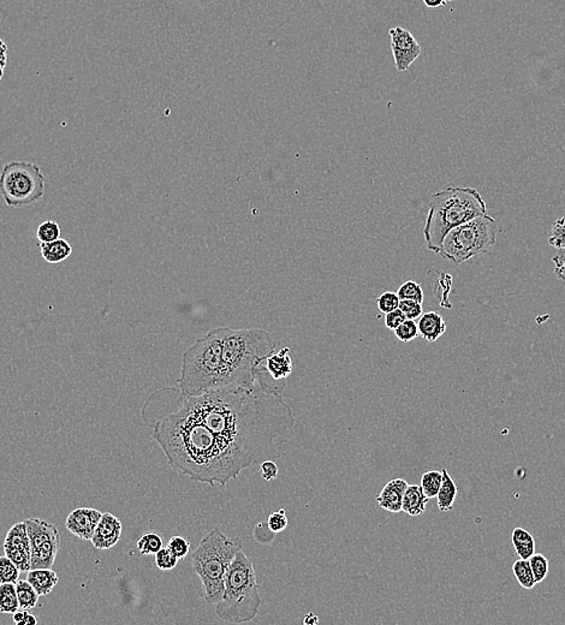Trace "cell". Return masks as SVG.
Masks as SVG:
<instances>
[{
  "instance_id": "1",
  "label": "cell",
  "mask_w": 565,
  "mask_h": 625,
  "mask_svg": "<svg viewBox=\"0 0 565 625\" xmlns=\"http://www.w3.org/2000/svg\"><path fill=\"white\" fill-rule=\"evenodd\" d=\"M178 403L246 469L294 436L295 417L283 396L258 384L254 389H220L200 396L180 392Z\"/></svg>"
},
{
  "instance_id": "2",
  "label": "cell",
  "mask_w": 565,
  "mask_h": 625,
  "mask_svg": "<svg viewBox=\"0 0 565 625\" xmlns=\"http://www.w3.org/2000/svg\"><path fill=\"white\" fill-rule=\"evenodd\" d=\"M153 439L165 453L170 467L197 483L225 487L246 469L180 403L175 411L157 421Z\"/></svg>"
},
{
  "instance_id": "3",
  "label": "cell",
  "mask_w": 565,
  "mask_h": 625,
  "mask_svg": "<svg viewBox=\"0 0 565 625\" xmlns=\"http://www.w3.org/2000/svg\"><path fill=\"white\" fill-rule=\"evenodd\" d=\"M222 330L223 389H254L259 366L276 349L274 336L261 328Z\"/></svg>"
},
{
  "instance_id": "4",
  "label": "cell",
  "mask_w": 565,
  "mask_h": 625,
  "mask_svg": "<svg viewBox=\"0 0 565 625\" xmlns=\"http://www.w3.org/2000/svg\"><path fill=\"white\" fill-rule=\"evenodd\" d=\"M486 213L484 197L474 188L450 186L435 193L423 226L427 249L439 254L447 232Z\"/></svg>"
},
{
  "instance_id": "5",
  "label": "cell",
  "mask_w": 565,
  "mask_h": 625,
  "mask_svg": "<svg viewBox=\"0 0 565 625\" xmlns=\"http://www.w3.org/2000/svg\"><path fill=\"white\" fill-rule=\"evenodd\" d=\"M222 337V327L213 328L185 352L182 359L181 377L177 380L182 394L200 396L223 389Z\"/></svg>"
},
{
  "instance_id": "6",
  "label": "cell",
  "mask_w": 565,
  "mask_h": 625,
  "mask_svg": "<svg viewBox=\"0 0 565 625\" xmlns=\"http://www.w3.org/2000/svg\"><path fill=\"white\" fill-rule=\"evenodd\" d=\"M261 604L253 560L239 550L227 570L223 595L216 604L217 616L227 623H248L258 616Z\"/></svg>"
},
{
  "instance_id": "7",
  "label": "cell",
  "mask_w": 565,
  "mask_h": 625,
  "mask_svg": "<svg viewBox=\"0 0 565 625\" xmlns=\"http://www.w3.org/2000/svg\"><path fill=\"white\" fill-rule=\"evenodd\" d=\"M239 550H242L239 537H227L219 529L214 528L201 539L192 552V569L200 577L207 604L216 605L222 598L227 570Z\"/></svg>"
},
{
  "instance_id": "8",
  "label": "cell",
  "mask_w": 565,
  "mask_h": 625,
  "mask_svg": "<svg viewBox=\"0 0 565 625\" xmlns=\"http://www.w3.org/2000/svg\"><path fill=\"white\" fill-rule=\"evenodd\" d=\"M498 225L487 213L452 229L442 240L439 255L451 263H460L486 254L494 246Z\"/></svg>"
},
{
  "instance_id": "9",
  "label": "cell",
  "mask_w": 565,
  "mask_h": 625,
  "mask_svg": "<svg viewBox=\"0 0 565 625\" xmlns=\"http://www.w3.org/2000/svg\"><path fill=\"white\" fill-rule=\"evenodd\" d=\"M46 178L36 164L11 162L0 174V193L9 207L33 205L45 194Z\"/></svg>"
},
{
  "instance_id": "10",
  "label": "cell",
  "mask_w": 565,
  "mask_h": 625,
  "mask_svg": "<svg viewBox=\"0 0 565 625\" xmlns=\"http://www.w3.org/2000/svg\"><path fill=\"white\" fill-rule=\"evenodd\" d=\"M24 522L31 541V569H51L61 546L57 527L40 518H28Z\"/></svg>"
},
{
  "instance_id": "11",
  "label": "cell",
  "mask_w": 565,
  "mask_h": 625,
  "mask_svg": "<svg viewBox=\"0 0 565 625\" xmlns=\"http://www.w3.org/2000/svg\"><path fill=\"white\" fill-rule=\"evenodd\" d=\"M391 38V51L396 69L400 73L407 71L413 63L419 58L421 46L410 31L402 27H395L388 31Z\"/></svg>"
},
{
  "instance_id": "12",
  "label": "cell",
  "mask_w": 565,
  "mask_h": 625,
  "mask_svg": "<svg viewBox=\"0 0 565 625\" xmlns=\"http://www.w3.org/2000/svg\"><path fill=\"white\" fill-rule=\"evenodd\" d=\"M4 552L21 572L31 570V541L26 522H19L10 528L5 537Z\"/></svg>"
},
{
  "instance_id": "13",
  "label": "cell",
  "mask_w": 565,
  "mask_h": 625,
  "mask_svg": "<svg viewBox=\"0 0 565 625\" xmlns=\"http://www.w3.org/2000/svg\"><path fill=\"white\" fill-rule=\"evenodd\" d=\"M103 513L90 508H78L66 518V529L81 540H92Z\"/></svg>"
},
{
  "instance_id": "14",
  "label": "cell",
  "mask_w": 565,
  "mask_h": 625,
  "mask_svg": "<svg viewBox=\"0 0 565 625\" xmlns=\"http://www.w3.org/2000/svg\"><path fill=\"white\" fill-rule=\"evenodd\" d=\"M122 522L112 513H105L96 525L93 534L92 544L98 550H108L113 547L122 535Z\"/></svg>"
},
{
  "instance_id": "15",
  "label": "cell",
  "mask_w": 565,
  "mask_h": 625,
  "mask_svg": "<svg viewBox=\"0 0 565 625\" xmlns=\"http://www.w3.org/2000/svg\"><path fill=\"white\" fill-rule=\"evenodd\" d=\"M409 483L404 479L390 480L377 497L381 509L388 513H398L402 511L404 493Z\"/></svg>"
},
{
  "instance_id": "16",
  "label": "cell",
  "mask_w": 565,
  "mask_h": 625,
  "mask_svg": "<svg viewBox=\"0 0 565 625\" xmlns=\"http://www.w3.org/2000/svg\"><path fill=\"white\" fill-rule=\"evenodd\" d=\"M266 371L276 382H281L292 373V361L290 347H285L278 352H272L264 361Z\"/></svg>"
},
{
  "instance_id": "17",
  "label": "cell",
  "mask_w": 565,
  "mask_h": 625,
  "mask_svg": "<svg viewBox=\"0 0 565 625\" xmlns=\"http://www.w3.org/2000/svg\"><path fill=\"white\" fill-rule=\"evenodd\" d=\"M419 336L427 342H435L446 332V322L442 315L437 312H423L418 319Z\"/></svg>"
},
{
  "instance_id": "18",
  "label": "cell",
  "mask_w": 565,
  "mask_h": 625,
  "mask_svg": "<svg viewBox=\"0 0 565 625\" xmlns=\"http://www.w3.org/2000/svg\"><path fill=\"white\" fill-rule=\"evenodd\" d=\"M428 500L430 499L423 493L420 485H408L402 503V511L412 518L420 516L425 513Z\"/></svg>"
},
{
  "instance_id": "19",
  "label": "cell",
  "mask_w": 565,
  "mask_h": 625,
  "mask_svg": "<svg viewBox=\"0 0 565 625\" xmlns=\"http://www.w3.org/2000/svg\"><path fill=\"white\" fill-rule=\"evenodd\" d=\"M28 582L34 587L35 591L38 592L40 597L50 594L53 591L54 587L59 582L57 572L52 569H31L28 572Z\"/></svg>"
},
{
  "instance_id": "20",
  "label": "cell",
  "mask_w": 565,
  "mask_h": 625,
  "mask_svg": "<svg viewBox=\"0 0 565 625\" xmlns=\"http://www.w3.org/2000/svg\"><path fill=\"white\" fill-rule=\"evenodd\" d=\"M43 260L48 263H61L69 259L73 254V247L64 238L38 244Z\"/></svg>"
},
{
  "instance_id": "21",
  "label": "cell",
  "mask_w": 565,
  "mask_h": 625,
  "mask_svg": "<svg viewBox=\"0 0 565 625\" xmlns=\"http://www.w3.org/2000/svg\"><path fill=\"white\" fill-rule=\"evenodd\" d=\"M442 485H440L438 494H437V504H438L440 511L447 513L454 508L455 500H456L458 494V488L454 479L449 474V471H446L445 468L442 469Z\"/></svg>"
},
{
  "instance_id": "22",
  "label": "cell",
  "mask_w": 565,
  "mask_h": 625,
  "mask_svg": "<svg viewBox=\"0 0 565 625\" xmlns=\"http://www.w3.org/2000/svg\"><path fill=\"white\" fill-rule=\"evenodd\" d=\"M512 545L521 560H529L535 553L534 537L527 529L516 527L512 530Z\"/></svg>"
},
{
  "instance_id": "23",
  "label": "cell",
  "mask_w": 565,
  "mask_h": 625,
  "mask_svg": "<svg viewBox=\"0 0 565 625\" xmlns=\"http://www.w3.org/2000/svg\"><path fill=\"white\" fill-rule=\"evenodd\" d=\"M16 592H17V598H19V607L22 610H31L34 609L38 604L40 595L38 592L35 591L34 587L28 582L27 579H19L15 583Z\"/></svg>"
},
{
  "instance_id": "24",
  "label": "cell",
  "mask_w": 565,
  "mask_h": 625,
  "mask_svg": "<svg viewBox=\"0 0 565 625\" xmlns=\"http://www.w3.org/2000/svg\"><path fill=\"white\" fill-rule=\"evenodd\" d=\"M21 607H19L15 583H1L0 584V612L14 614Z\"/></svg>"
},
{
  "instance_id": "25",
  "label": "cell",
  "mask_w": 565,
  "mask_h": 625,
  "mask_svg": "<svg viewBox=\"0 0 565 625\" xmlns=\"http://www.w3.org/2000/svg\"><path fill=\"white\" fill-rule=\"evenodd\" d=\"M512 572H514V576L517 579V582L524 589H533L538 584L537 581H535L534 575H533V572H532L531 564H529V560H521L519 558V560H516L515 563L512 564Z\"/></svg>"
},
{
  "instance_id": "26",
  "label": "cell",
  "mask_w": 565,
  "mask_h": 625,
  "mask_svg": "<svg viewBox=\"0 0 565 625\" xmlns=\"http://www.w3.org/2000/svg\"><path fill=\"white\" fill-rule=\"evenodd\" d=\"M442 480V471H427L423 473L420 486L423 488V493L426 494L427 498H437Z\"/></svg>"
},
{
  "instance_id": "27",
  "label": "cell",
  "mask_w": 565,
  "mask_h": 625,
  "mask_svg": "<svg viewBox=\"0 0 565 625\" xmlns=\"http://www.w3.org/2000/svg\"><path fill=\"white\" fill-rule=\"evenodd\" d=\"M162 547V539L155 532H146L138 541V550L141 555H155Z\"/></svg>"
},
{
  "instance_id": "28",
  "label": "cell",
  "mask_w": 565,
  "mask_h": 625,
  "mask_svg": "<svg viewBox=\"0 0 565 625\" xmlns=\"http://www.w3.org/2000/svg\"><path fill=\"white\" fill-rule=\"evenodd\" d=\"M36 238L40 243H46L61 238V226L56 220H45L36 229Z\"/></svg>"
},
{
  "instance_id": "29",
  "label": "cell",
  "mask_w": 565,
  "mask_h": 625,
  "mask_svg": "<svg viewBox=\"0 0 565 625\" xmlns=\"http://www.w3.org/2000/svg\"><path fill=\"white\" fill-rule=\"evenodd\" d=\"M397 295L400 300H412V301L419 302V303H423V298H425L423 288L415 280H408L402 284L397 291Z\"/></svg>"
},
{
  "instance_id": "30",
  "label": "cell",
  "mask_w": 565,
  "mask_h": 625,
  "mask_svg": "<svg viewBox=\"0 0 565 625\" xmlns=\"http://www.w3.org/2000/svg\"><path fill=\"white\" fill-rule=\"evenodd\" d=\"M528 560H529V564H531L532 572H533V575H534L535 581H537V583L542 582L549 575V569H550L549 560L541 553H534Z\"/></svg>"
},
{
  "instance_id": "31",
  "label": "cell",
  "mask_w": 565,
  "mask_h": 625,
  "mask_svg": "<svg viewBox=\"0 0 565 625\" xmlns=\"http://www.w3.org/2000/svg\"><path fill=\"white\" fill-rule=\"evenodd\" d=\"M19 567L8 557H0V584L1 583H16L19 579Z\"/></svg>"
},
{
  "instance_id": "32",
  "label": "cell",
  "mask_w": 565,
  "mask_h": 625,
  "mask_svg": "<svg viewBox=\"0 0 565 625\" xmlns=\"http://www.w3.org/2000/svg\"><path fill=\"white\" fill-rule=\"evenodd\" d=\"M549 243L556 249L565 248V216L554 221L549 236Z\"/></svg>"
},
{
  "instance_id": "33",
  "label": "cell",
  "mask_w": 565,
  "mask_h": 625,
  "mask_svg": "<svg viewBox=\"0 0 565 625\" xmlns=\"http://www.w3.org/2000/svg\"><path fill=\"white\" fill-rule=\"evenodd\" d=\"M397 340L403 342V343H409L412 340L419 337V328L415 320H405L395 330Z\"/></svg>"
},
{
  "instance_id": "34",
  "label": "cell",
  "mask_w": 565,
  "mask_h": 625,
  "mask_svg": "<svg viewBox=\"0 0 565 625\" xmlns=\"http://www.w3.org/2000/svg\"><path fill=\"white\" fill-rule=\"evenodd\" d=\"M155 556V564L157 567L162 572H169L173 570L177 567L178 558L175 556L169 547H162L160 551L154 555Z\"/></svg>"
},
{
  "instance_id": "35",
  "label": "cell",
  "mask_w": 565,
  "mask_h": 625,
  "mask_svg": "<svg viewBox=\"0 0 565 625\" xmlns=\"http://www.w3.org/2000/svg\"><path fill=\"white\" fill-rule=\"evenodd\" d=\"M288 525V518H286V513H285L284 509L278 510V511L271 513L269 518H267V522H266L267 529L272 534L284 532Z\"/></svg>"
},
{
  "instance_id": "36",
  "label": "cell",
  "mask_w": 565,
  "mask_h": 625,
  "mask_svg": "<svg viewBox=\"0 0 565 625\" xmlns=\"http://www.w3.org/2000/svg\"><path fill=\"white\" fill-rule=\"evenodd\" d=\"M400 298H398L397 293L386 291V293H381L380 296L378 298L377 305L381 312L388 314V312H393L395 309L398 308L400 307Z\"/></svg>"
},
{
  "instance_id": "37",
  "label": "cell",
  "mask_w": 565,
  "mask_h": 625,
  "mask_svg": "<svg viewBox=\"0 0 565 625\" xmlns=\"http://www.w3.org/2000/svg\"><path fill=\"white\" fill-rule=\"evenodd\" d=\"M438 285L442 289V293H439L438 296V300H440V305L444 307V308L450 309L452 305L447 300V295L450 293L451 285H452V277H451L450 274H440V278L437 279L435 284V286H437V288H438Z\"/></svg>"
},
{
  "instance_id": "38",
  "label": "cell",
  "mask_w": 565,
  "mask_h": 625,
  "mask_svg": "<svg viewBox=\"0 0 565 625\" xmlns=\"http://www.w3.org/2000/svg\"><path fill=\"white\" fill-rule=\"evenodd\" d=\"M408 320H418L423 314V303L412 300H400V307Z\"/></svg>"
},
{
  "instance_id": "39",
  "label": "cell",
  "mask_w": 565,
  "mask_h": 625,
  "mask_svg": "<svg viewBox=\"0 0 565 625\" xmlns=\"http://www.w3.org/2000/svg\"><path fill=\"white\" fill-rule=\"evenodd\" d=\"M167 547L171 550V552L175 556L177 557L178 560H183L188 556L190 542L183 537H172L170 539Z\"/></svg>"
},
{
  "instance_id": "40",
  "label": "cell",
  "mask_w": 565,
  "mask_h": 625,
  "mask_svg": "<svg viewBox=\"0 0 565 625\" xmlns=\"http://www.w3.org/2000/svg\"><path fill=\"white\" fill-rule=\"evenodd\" d=\"M260 471H261L262 479L265 481H272L277 478L279 469H278L276 462L271 461V459H266V461H262L261 464H260Z\"/></svg>"
},
{
  "instance_id": "41",
  "label": "cell",
  "mask_w": 565,
  "mask_h": 625,
  "mask_svg": "<svg viewBox=\"0 0 565 625\" xmlns=\"http://www.w3.org/2000/svg\"><path fill=\"white\" fill-rule=\"evenodd\" d=\"M405 320H407V317H405V315H404L400 308L395 309L393 312L385 314V326L388 330H393L395 331Z\"/></svg>"
},
{
  "instance_id": "42",
  "label": "cell",
  "mask_w": 565,
  "mask_h": 625,
  "mask_svg": "<svg viewBox=\"0 0 565 625\" xmlns=\"http://www.w3.org/2000/svg\"><path fill=\"white\" fill-rule=\"evenodd\" d=\"M552 263H554V275L565 282V248L558 249L557 254L552 258Z\"/></svg>"
},
{
  "instance_id": "43",
  "label": "cell",
  "mask_w": 565,
  "mask_h": 625,
  "mask_svg": "<svg viewBox=\"0 0 565 625\" xmlns=\"http://www.w3.org/2000/svg\"><path fill=\"white\" fill-rule=\"evenodd\" d=\"M14 621L17 625H31L36 624L38 619L29 610H19L14 614Z\"/></svg>"
},
{
  "instance_id": "44",
  "label": "cell",
  "mask_w": 565,
  "mask_h": 625,
  "mask_svg": "<svg viewBox=\"0 0 565 625\" xmlns=\"http://www.w3.org/2000/svg\"><path fill=\"white\" fill-rule=\"evenodd\" d=\"M6 62H8V46L3 40L0 39V81L3 80V76H4Z\"/></svg>"
},
{
  "instance_id": "45",
  "label": "cell",
  "mask_w": 565,
  "mask_h": 625,
  "mask_svg": "<svg viewBox=\"0 0 565 625\" xmlns=\"http://www.w3.org/2000/svg\"><path fill=\"white\" fill-rule=\"evenodd\" d=\"M319 617L316 614H313V612L306 614L304 618V625H316L319 624Z\"/></svg>"
},
{
  "instance_id": "46",
  "label": "cell",
  "mask_w": 565,
  "mask_h": 625,
  "mask_svg": "<svg viewBox=\"0 0 565 625\" xmlns=\"http://www.w3.org/2000/svg\"><path fill=\"white\" fill-rule=\"evenodd\" d=\"M446 1L447 0H423L425 5H426L427 8L430 9L442 8V6L446 4Z\"/></svg>"
},
{
  "instance_id": "47",
  "label": "cell",
  "mask_w": 565,
  "mask_h": 625,
  "mask_svg": "<svg viewBox=\"0 0 565 625\" xmlns=\"http://www.w3.org/2000/svg\"><path fill=\"white\" fill-rule=\"evenodd\" d=\"M449 1H454V0H449Z\"/></svg>"
}]
</instances>
